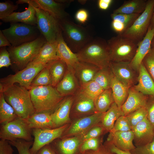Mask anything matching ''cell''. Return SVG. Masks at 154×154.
Listing matches in <instances>:
<instances>
[{
	"label": "cell",
	"mask_w": 154,
	"mask_h": 154,
	"mask_svg": "<svg viewBox=\"0 0 154 154\" xmlns=\"http://www.w3.org/2000/svg\"><path fill=\"white\" fill-rule=\"evenodd\" d=\"M3 87L5 100L13 107L19 118L26 119L36 112L29 90L15 84Z\"/></svg>",
	"instance_id": "6da1fadb"
},
{
	"label": "cell",
	"mask_w": 154,
	"mask_h": 154,
	"mask_svg": "<svg viewBox=\"0 0 154 154\" xmlns=\"http://www.w3.org/2000/svg\"><path fill=\"white\" fill-rule=\"evenodd\" d=\"M76 54L79 61L100 69L109 67L111 62L107 42L100 38L93 39Z\"/></svg>",
	"instance_id": "7a4b0ae2"
},
{
	"label": "cell",
	"mask_w": 154,
	"mask_h": 154,
	"mask_svg": "<svg viewBox=\"0 0 154 154\" xmlns=\"http://www.w3.org/2000/svg\"><path fill=\"white\" fill-rule=\"evenodd\" d=\"M29 91L36 113L46 112L52 113L64 98L52 86L35 87Z\"/></svg>",
	"instance_id": "3957f363"
},
{
	"label": "cell",
	"mask_w": 154,
	"mask_h": 154,
	"mask_svg": "<svg viewBox=\"0 0 154 154\" xmlns=\"http://www.w3.org/2000/svg\"><path fill=\"white\" fill-rule=\"evenodd\" d=\"M58 21L64 40L71 50L77 53L94 39L88 28L69 18Z\"/></svg>",
	"instance_id": "277c9868"
},
{
	"label": "cell",
	"mask_w": 154,
	"mask_h": 154,
	"mask_svg": "<svg viewBox=\"0 0 154 154\" xmlns=\"http://www.w3.org/2000/svg\"><path fill=\"white\" fill-rule=\"evenodd\" d=\"M46 42L41 34L32 42L17 46L8 47L7 49L10 54L11 65L20 70L25 68L36 57Z\"/></svg>",
	"instance_id": "5b68a950"
},
{
	"label": "cell",
	"mask_w": 154,
	"mask_h": 154,
	"mask_svg": "<svg viewBox=\"0 0 154 154\" xmlns=\"http://www.w3.org/2000/svg\"><path fill=\"white\" fill-rule=\"evenodd\" d=\"M111 62H130L134 58L137 44L131 40L118 35L107 41Z\"/></svg>",
	"instance_id": "8992f818"
},
{
	"label": "cell",
	"mask_w": 154,
	"mask_h": 154,
	"mask_svg": "<svg viewBox=\"0 0 154 154\" xmlns=\"http://www.w3.org/2000/svg\"><path fill=\"white\" fill-rule=\"evenodd\" d=\"M13 46H17L37 39L41 35L37 25L23 23H10V27L2 30Z\"/></svg>",
	"instance_id": "52a82bcc"
},
{
	"label": "cell",
	"mask_w": 154,
	"mask_h": 154,
	"mask_svg": "<svg viewBox=\"0 0 154 154\" xmlns=\"http://www.w3.org/2000/svg\"><path fill=\"white\" fill-rule=\"evenodd\" d=\"M154 8V0L147 1L144 11L123 33L119 35L137 44L145 35L150 25Z\"/></svg>",
	"instance_id": "ba28073f"
},
{
	"label": "cell",
	"mask_w": 154,
	"mask_h": 154,
	"mask_svg": "<svg viewBox=\"0 0 154 154\" xmlns=\"http://www.w3.org/2000/svg\"><path fill=\"white\" fill-rule=\"evenodd\" d=\"M47 65L40 63L31 62L26 67L15 74H10L1 79L0 84L3 86H6L17 83L29 90L35 78Z\"/></svg>",
	"instance_id": "9c48e42d"
},
{
	"label": "cell",
	"mask_w": 154,
	"mask_h": 154,
	"mask_svg": "<svg viewBox=\"0 0 154 154\" xmlns=\"http://www.w3.org/2000/svg\"><path fill=\"white\" fill-rule=\"evenodd\" d=\"M32 129L24 119L19 118L5 124L0 125V138L7 141L22 139L33 141Z\"/></svg>",
	"instance_id": "30bf717a"
},
{
	"label": "cell",
	"mask_w": 154,
	"mask_h": 154,
	"mask_svg": "<svg viewBox=\"0 0 154 154\" xmlns=\"http://www.w3.org/2000/svg\"><path fill=\"white\" fill-rule=\"evenodd\" d=\"M35 8L37 26L41 34L47 42H56L61 31L58 21L48 13L37 7Z\"/></svg>",
	"instance_id": "8fae6325"
},
{
	"label": "cell",
	"mask_w": 154,
	"mask_h": 154,
	"mask_svg": "<svg viewBox=\"0 0 154 154\" xmlns=\"http://www.w3.org/2000/svg\"><path fill=\"white\" fill-rule=\"evenodd\" d=\"M67 126L66 124L52 129H32V135L34 139L33 144L30 149L31 154H36L42 147L61 137Z\"/></svg>",
	"instance_id": "7c38bea8"
},
{
	"label": "cell",
	"mask_w": 154,
	"mask_h": 154,
	"mask_svg": "<svg viewBox=\"0 0 154 154\" xmlns=\"http://www.w3.org/2000/svg\"><path fill=\"white\" fill-rule=\"evenodd\" d=\"M130 62H111L110 68L114 77L129 88L137 82V72L132 68Z\"/></svg>",
	"instance_id": "4fadbf2b"
},
{
	"label": "cell",
	"mask_w": 154,
	"mask_h": 154,
	"mask_svg": "<svg viewBox=\"0 0 154 154\" xmlns=\"http://www.w3.org/2000/svg\"><path fill=\"white\" fill-rule=\"evenodd\" d=\"M16 4L27 3L28 7L22 12H14L9 16L1 20L5 23H21L33 25H37V17L35 7L36 4L32 0H19Z\"/></svg>",
	"instance_id": "5bb4252c"
},
{
	"label": "cell",
	"mask_w": 154,
	"mask_h": 154,
	"mask_svg": "<svg viewBox=\"0 0 154 154\" xmlns=\"http://www.w3.org/2000/svg\"><path fill=\"white\" fill-rule=\"evenodd\" d=\"M74 99V95L64 97L56 109L51 114L54 128L60 127L69 121L70 114Z\"/></svg>",
	"instance_id": "9a60e30c"
},
{
	"label": "cell",
	"mask_w": 154,
	"mask_h": 154,
	"mask_svg": "<svg viewBox=\"0 0 154 154\" xmlns=\"http://www.w3.org/2000/svg\"><path fill=\"white\" fill-rule=\"evenodd\" d=\"M154 36V28L149 26L147 32L142 40L137 44L135 55L130 62L131 68L139 73L140 65L144 58L150 50Z\"/></svg>",
	"instance_id": "2e32d148"
},
{
	"label": "cell",
	"mask_w": 154,
	"mask_h": 154,
	"mask_svg": "<svg viewBox=\"0 0 154 154\" xmlns=\"http://www.w3.org/2000/svg\"><path fill=\"white\" fill-rule=\"evenodd\" d=\"M104 113L96 112L91 115L83 117L75 121L68 130L69 135L84 133L101 123Z\"/></svg>",
	"instance_id": "e0dca14e"
},
{
	"label": "cell",
	"mask_w": 154,
	"mask_h": 154,
	"mask_svg": "<svg viewBox=\"0 0 154 154\" xmlns=\"http://www.w3.org/2000/svg\"><path fill=\"white\" fill-rule=\"evenodd\" d=\"M149 98L148 96L136 90L133 86L130 88L127 98L121 107L125 116L145 107Z\"/></svg>",
	"instance_id": "ac0fdd59"
},
{
	"label": "cell",
	"mask_w": 154,
	"mask_h": 154,
	"mask_svg": "<svg viewBox=\"0 0 154 154\" xmlns=\"http://www.w3.org/2000/svg\"><path fill=\"white\" fill-rule=\"evenodd\" d=\"M132 130L134 133L133 141L136 147L147 144L154 138V128L147 118L137 124Z\"/></svg>",
	"instance_id": "d6986e66"
},
{
	"label": "cell",
	"mask_w": 154,
	"mask_h": 154,
	"mask_svg": "<svg viewBox=\"0 0 154 154\" xmlns=\"http://www.w3.org/2000/svg\"><path fill=\"white\" fill-rule=\"evenodd\" d=\"M63 97L74 95L79 90L80 85L73 68H67L61 81L55 87Z\"/></svg>",
	"instance_id": "ffe728a7"
},
{
	"label": "cell",
	"mask_w": 154,
	"mask_h": 154,
	"mask_svg": "<svg viewBox=\"0 0 154 154\" xmlns=\"http://www.w3.org/2000/svg\"><path fill=\"white\" fill-rule=\"evenodd\" d=\"M32 0L37 7L48 13L58 21L69 18V15L65 10L68 4L53 0Z\"/></svg>",
	"instance_id": "44dd1931"
},
{
	"label": "cell",
	"mask_w": 154,
	"mask_h": 154,
	"mask_svg": "<svg viewBox=\"0 0 154 154\" xmlns=\"http://www.w3.org/2000/svg\"><path fill=\"white\" fill-rule=\"evenodd\" d=\"M134 139V133L131 130L116 132L111 135H109L107 141H110L120 150L130 151L136 147L133 143Z\"/></svg>",
	"instance_id": "7402d4cb"
},
{
	"label": "cell",
	"mask_w": 154,
	"mask_h": 154,
	"mask_svg": "<svg viewBox=\"0 0 154 154\" xmlns=\"http://www.w3.org/2000/svg\"><path fill=\"white\" fill-rule=\"evenodd\" d=\"M56 41L57 56L65 62L67 68H73L79 61L76 53L72 51L64 41L61 30L57 37Z\"/></svg>",
	"instance_id": "603a6c76"
},
{
	"label": "cell",
	"mask_w": 154,
	"mask_h": 154,
	"mask_svg": "<svg viewBox=\"0 0 154 154\" xmlns=\"http://www.w3.org/2000/svg\"><path fill=\"white\" fill-rule=\"evenodd\" d=\"M137 84L133 86L144 95L154 96V81L142 62L139 71Z\"/></svg>",
	"instance_id": "cb8c5ba5"
},
{
	"label": "cell",
	"mask_w": 154,
	"mask_h": 154,
	"mask_svg": "<svg viewBox=\"0 0 154 154\" xmlns=\"http://www.w3.org/2000/svg\"><path fill=\"white\" fill-rule=\"evenodd\" d=\"M73 68L80 85L93 80L100 69L92 64L80 61L75 65Z\"/></svg>",
	"instance_id": "d4e9b609"
},
{
	"label": "cell",
	"mask_w": 154,
	"mask_h": 154,
	"mask_svg": "<svg viewBox=\"0 0 154 154\" xmlns=\"http://www.w3.org/2000/svg\"><path fill=\"white\" fill-rule=\"evenodd\" d=\"M75 113L83 114L96 112L94 100L83 94L79 90L74 95L71 110Z\"/></svg>",
	"instance_id": "484cf974"
},
{
	"label": "cell",
	"mask_w": 154,
	"mask_h": 154,
	"mask_svg": "<svg viewBox=\"0 0 154 154\" xmlns=\"http://www.w3.org/2000/svg\"><path fill=\"white\" fill-rule=\"evenodd\" d=\"M141 14H127L112 13V26L114 30L121 35L133 23Z\"/></svg>",
	"instance_id": "4316f807"
},
{
	"label": "cell",
	"mask_w": 154,
	"mask_h": 154,
	"mask_svg": "<svg viewBox=\"0 0 154 154\" xmlns=\"http://www.w3.org/2000/svg\"><path fill=\"white\" fill-rule=\"evenodd\" d=\"M52 113L49 112H35L28 118L24 119L31 129L54 128L51 117Z\"/></svg>",
	"instance_id": "83f0119b"
},
{
	"label": "cell",
	"mask_w": 154,
	"mask_h": 154,
	"mask_svg": "<svg viewBox=\"0 0 154 154\" xmlns=\"http://www.w3.org/2000/svg\"><path fill=\"white\" fill-rule=\"evenodd\" d=\"M57 42H46L43 45L39 53L31 62L47 64L58 58L57 55Z\"/></svg>",
	"instance_id": "f1b7e54d"
},
{
	"label": "cell",
	"mask_w": 154,
	"mask_h": 154,
	"mask_svg": "<svg viewBox=\"0 0 154 154\" xmlns=\"http://www.w3.org/2000/svg\"><path fill=\"white\" fill-rule=\"evenodd\" d=\"M125 116L121 108L114 102L109 109L104 113L100 125L104 131L109 132L113 129L115 123L121 116Z\"/></svg>",
	"instance_id": "f546056e"
},
{
	"label": "cell",
	"mask_w": 154,
	"mask_h": 154,
	"mask_svg": "<svg viewBox=\"0 0 154 154\" xmlns=\"http://www.w3.org/2000/svg\"><path fill=\"white\" fill-rule=\"evenodd\" d=\"M147 1L145 0L125 1L120 7L114 10L113 13L127 14H141L145 9Z\"/></svg>",
	"instance_id": "4dcf8cb0"
},
{
	"label": "cell",
	"mask_w": 154,
	"mask_h": 154,
	"mask_svg": "<svg viewBox=\"0 0 154 154\" xmlns=\"http://www.w3.org/2000/svg\"><path fill=\"white\" fill-rule=\"evenodd\" d=\"M52 79V86L56 87L64 77L67 70L65 62L60 58L54 60L47 64Z\"/></svg>",
	"instance_id": "1f68e13d"
},
{
	"label": "cell",
	"mask_w": 154,
	"mask_h": 154,
	"mask_svg": "<svg viewBox=\"0 0 154 154\" xmlns=\"http://www.w3.org/2000/svg\"><path fill=\"white\" fill-rule=\"evenodd\" d=\"M80 143L77 137L63 138L55 143V148H53L57 149L54 151L57 154H75Z\"/></svg>",
	"instance_id": "d6a6232c"
},
{
	"label": "cell",
	"mask_w": 154,
	"mask_h": 154,
	"mask_svg": "<svg viewBox=\"0 0 154 154\" xmlns=\"http://www.w3.org/2000/svg\"><path fill=\"white\" fill-rule=\"evenodd\" d=\"M18 118L13 107L5 100L0 84V124H5Z\"/></svg>",
	"instance_id": "836d02e7"
},
{
	"label": "cell",
	"mask_w": 154,
	"mask_h": 154,
	"mask_svg": "<svg viewBox=\"0 0 154 154\" xmlns=\"http://www.w3.org/2000/svg\"><path fill=\"white\" fill-rule=\"evenodd\" d=\"M111 88L114 102L118 107L121 108L127 98L129 88L114 77L112 81Z\"/></svg>",
	"instance_id": "e575fe53"
},
{
	"label": "cell",
	"mask_w": 154,
	"mask_h": 154,
	"mask_svg": "<svg viewBox=\"0 0 154 154\" xmlns=\"http://www.w3.org/2000/svg\"><path fill=\"white\" fill-rule=\"evenodd\" d=\"M114 102L111 88L103 91L94 100L96 112L104 113Z\"/></svg>",
	"instance_id": "d590c367"
},
{
	"label": "cell",
	"mask_w": 154,
	"mask_h": 154,
	"mask_svg": "<svg viewBox=\"0 0 154 154\" xmlns=\"http://www.w3.org/2000/svg\"><path fill=\"white\" fill-rule=\"evenodd\" d=\"M114 77L109 66L100 69L96 74L93 80L97 83L104 90L111 88Z\"/></svg>",
	"instance_id": "8d00e7d4"
},
{
	"label": "cell",
	"mask_w": 154,
	"mask_h": 154,
	"mask_svg": "<svg viewBox=\"0 0 154 154\" xmlns=\"http://www.w3.org/2000/svg\"><path fill=\"white\" fill-rule=\"evenodd\" d=\"M104 90L94 80L81 85L79 89L85 95L94 100Z\"/></svg>",
	"instance_id": "74e56055"
},
{
	"label": "cell",
	"mask_w": 154,
	"mask_h": 154,
	"mask_svg": "<svg viewBox=\"0 0 154 154\" xmlns=\"http://www.w3.org/2000/svg\"><path fill=\"white\" fill-rule=\"evenodd\" d=\"M47 66L41 70L35 78L31 83L30 89L36 86H52V78Z\"/></svg>",
	"instance_id": "f35d334b"
},
{
	"label": "cell",
	"mask_w": 154,
	"mask_h": 154,
	"mask_svg": "<svg viewBox=\"0 0 154 154\" xmlns=\"http://www.w3.org/2000/svg\"><path fill=\"white\" fill-rule=\"evenodd\" d=\"M130 123L132 129L137 124L147 118L146 106L139 108L126 116Z\"/></svg>",
	"instance_id": "ab89813d"
},
{
	"label": "cell",
	"mask_w": 154,
	"mask_h": 154,
	"mask_svg": "<svg viewBox=\"0 0 154 154\" xmlns=\"http://www.w3.org/2000/svg\"><path fill=\"white\" fill-rule=\"evenodd\" d=\"M10 144L17 149L18 154H31L30 149L33 141H28L22 139H16L8 141Z\"/></svg>",
	"instance_id": "60d3db41"
},
{
	"label": "cell",
	"mask_w": 154,
	"mask_h": 154,
	"mask_svg": "<svg viewBox=\"0 0 154 154\" xmlns=\"http://www.w3.org/2000/svg\"><path fill=\"white\" fill-rule=\"evenodd\" d=\"M132 130L130 123L126 116L120 117L116 121L113 129L110 132L111 135L118 131H127Z\"/></svg>",
	"instance_id": "b9f144b4"
},
{
	"label": "cell",
	"mask_w": 154,
	"mask_h": 154,
	"mask_svg": "<svg viewBox=\"0 0 154 154\" xmlns=\"http://www.w3.org/2000/svg\"><path fill=\"white\" fill-rule=\"evenodd\" d=\"M19 5H15L11 1L7 0L0 3V19L1 20L12 14L17 10Z\"/></svg>",
	"instance_id": "7bdbcfd3"
},
{
	"label": "cell",
	"mask_w": 154,
	"mask_h": 154,
	"mask_svg": "<svg viewBox=\"0 0 154 154\" xmlns=\"http://www.w3.org/2000/svg\"><path fill=\"white\" fill-rule=\"evenodd\" d=\"M148 72L154 81V48L151 47L142 61Z\"/></svg>",
	"instance_id": "ee69618b"
},
{
	"label": "cell",
	"mask_w": 154,
	"mask_h": 154,
	"mask_svg": "<svg viewBox=\"0 0 154 154\" xmlns=\"http://www.w3.org/2000/svg\"><path fill=\"white\" fill-rule=\"evenodd\" d=\"M84 141L80 147V150L82 152L88 150H96L100 146L97 138L89 139Z\"/></svg>",
	"instance_id": "f6af8a7d"
},
{
	"label": "cell",
	"mask_w": 154,
	"mask_h": 154,
	"mask_svg": "<svg viewBox=\"0 0 154 154\" xmlns=\"http://www.w3.org/2000/svg\"><path fill=\"white\" fill-rule=\"evenodd\" d=\"M129 152L131 154H154V138L149 143L136 147Z\"/></svg>",
	"instance_id": "bcb514c9"
},
{
	"label": "cell",
	"mask_w": 154,
	"mask_h": 154,
	"mask_svg": "<svg viewBox=\"0 0 154 154\" xmlns=\"http://www.w3.org/2000/svg\"><path fill=\"white\" fill-rule=\"evenodd\" d=\"M9 53L6 47H1L0 50V68L8 67L11 65Z\"/></svg>",
	"instance_id": "7dc6e473"
},
{
	"label": "cell",
	"mask_w": 154,
	"mask_h": 154,
	"mask_svg": "<svg viewBox=\"0 0 154 154\" xmlns=\"http://www.w3.org/2000/svg\"><path fill=\"white\" fill-rule=\"evenodd\" d=\"M147 118L154 128V96H149L146 106Z\"/></svg>",
	"instance_id": "c3c4849f"
},
{
	"label": "cell",
	"mask_w": 154,
	"mask_h": 154,
	"mask_svg": "<svg viewBox=\"0 0 154 154\" xmlns=\"http://www.w3.org/2000/svg\"><path fill=\"white\" fill-rule=\"evenodd\" d=\"M105 131L100 125H98L92 128L83 136L82 139L84 141L89 139L97 138Z\"/></svg>",
	"instance_id": "681fc988"
},
{
	"label": "cell",
	"mask_w": 154,
	"mask_h": 154,
	"mask_svg": "<svg viewBox=\"0 0 154 154\" xmlns=\"http://www.w3.org/2000/svg\"><path fill=\"white\" fill-rule=\"evenodd\" d=\"M8 141L0 140V154H13L14 150Z\"/></svg>",
	"instance_id": "f907efd6"
},
{
	"label": "cell",
	"mask_w": 154,
	"mask_h": 154,
	"mask_svg": "<svg viewBox=\"0 0 154 154\" xmlns=\"http://www.w3.org/2000/svg\"><path fill=\"white\" fill-rule=\"evenodd\" d=\"M82 152V154H117L111 151L104 145L102 144L100 145L96 150H88Z\"/></svg>",
	"instance_id": "816d5d0a"
},
{
	"label": "cell",
	"mask_w": 154,
	"mask_h": 154,
	"mask_svg": "<svg viewBox=\"0 0 154 154\" xmlns=\"http://www.w3.org/2000/svg\"><path fill=\"white\" fill-rule=\"evenodd\" d=\"M88 17L87 11L84 9L78 10L75 15L76 19L82 23H84L87 21Z\"/></svg>",
	"instance_id": "f5cc1de1"
},
{
	"label": "cell",
	"mask_w": 154,
	"mask_h": 154,
	"mask_svg": "<svg viewBox=\"0 0 154 154\" xmlns=\"http://www.w3.org/2000/svg\"><path fill=\"white\" fill-rule=\"evenodd\" d=\"M104 145L111 151L117 154H131L129 151H124L119 149L110 141H107Z\"/></svg>",
	"instance_id": "db71d44e"
},
{
	"label": "cell",
	"mask_w": 154,
	"mask_h": 154,
	"mask_svg": "<svg viewBox=\"0 0 154 154\" xmlns=\"http://www.w3.org/2000/svg\"><path fill=\"white\" fill-rule=\"evenodd\" d=\"M36 154H57L50 144L46 145L40 148Z\"/></svg>",
	"instance_id": "11a10c76"
},
{
	"label": "cell",
	"mask_w": 154,
	"mask_h": 154,
	"mask_svg": "<svg viewBox=\"0 0 154 154\" xmlns=\"http://www.w3.org/2000/svg\"><path fill=\"white\" fill-rule=\"evenodd\" d=\"M112 2V0H99L98 6L100 9L106 10L109 8Z\"/></svg>",
	"instance_id": "9f6ffc18"
},
{
	"label": "cell",
	"mask_w": 154,
	"mask_h": 154,
	"mask_svg": "<svg viewBox=\"0 0 154 154\" xmlns=\"http://www.w3.org/2000/svg\"><path fill=\"white\" fill-rule=\"evenodd\" d=\"M11 45L7 38L3 34L2 31H0V47H10Z\"/></svg>",
	"instance_id": "6f0895ef"
},
{
	"label": "cell",
	"mask_w": 154,
	"mask_h": 154,
	"mask_svg": "<svg viewBox=\"0 0 154 154\" xmlns=\"http://www.w3.org/2000/svg\"><path fill=\"white\" fill-rule=\"evenodd\" d=\"M149 26L154 28V8Z\"/></svg>",
	"instance_id": "680465c9"
},
{
	"label": "cell",
	"mask_w": 154,
	"mask_h": 154,
	"mask_svg": "<svg viewBox=\"0 0 154 154\" xmlns=\"http://www.w3.org/2000/svg\"><path fill=\"white\" fill-rule=\"evenodd\" d=\"M151 47L152 48H154V36L152 41L151 44Z\"/></svg>",
	"instance_id": "91938a15"
}]
</instances>
